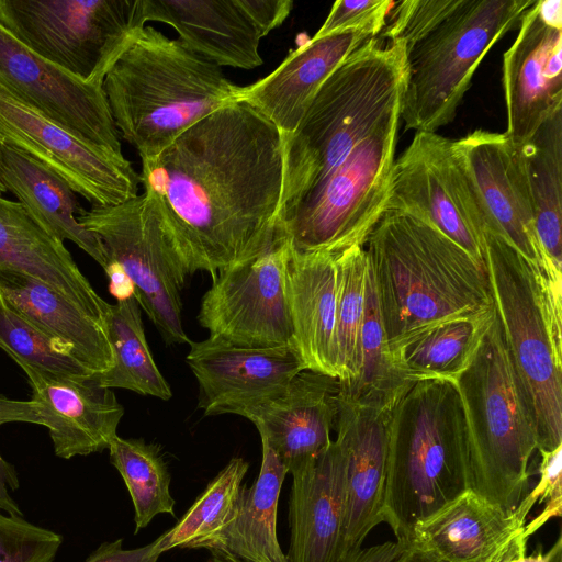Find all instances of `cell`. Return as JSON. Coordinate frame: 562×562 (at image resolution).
I'll use <instances>...</instances> for the list:
<instances>
[{
	"instance_id": "obj_1",
	"label": "cell",
	"mask_w": 562,
	"mask_h": 562,
	"mask_svg": "<svg viewBox=\"0 0 562 562\" xmlns=\"http://www.w3.org/2000/svg\"><path fill=\"white\" fill-rule=\"evenodd\" d=\"M139 178L190 276L214 277L260 256L276 239L283 138L245 101L220 108L142 159Z\"/></svg>"
},
{
	"instance_id": "obj_2",
	"label": "cell",
	"mask_w": 562,
	"mask_h": 562,
	"mask_svg": "<svg viewBox=\"0 0 562 562\" xmlns=\"http://www.w3.org/2000/svg\"><path fill=\"white\" fill-rule=\"evenodd\" d=\"M366 244L387 347L438 323L495 310L486 267L424 221L384 212Z\"/></svg>"
},
{
	"instance_id": "obj_3",
	"label": "cell",
	"mask_w": 562,
	"mask_h": 562,
	"mask_svg": "<svg viewBox=\"0 0 562 562\" xmlns=\"http://www.w3.org/2000/svg\"><path fill=\"white\" fill-rule=\"evenodd\" d=\"M102 88L120 136L142 159L158 155L243 93L220 66L147 25L110 68Z\"/></svg>"
},
{
	"instance_id": "obj_4",
	"label": "cell",
	"mask_w": 562,
	"mask_h": 562,
	"mask_svg": "<svg viewBox=\"0 0 562 562\" xmlns=\"http://www.w3.org/2000/svg\"><path fill=\"white\" fill-rule=\"evenodd\" d=\"M405 46L375 37L355 49L318 89L297 128L283 138L277 223L402 104Z\"/></svg>"
},
{
	"instance_id": "obj_5",
	"label": "cell",
	"mask_w": 562,
	"mask_h": 562,
	"mask_svg": "<svg viewBox=\"0 0 562 562\" xmlns=\"http://www.w3.org/2000/svg\"><path fill=\"white\" fill-rule=\"evenodd\" d=\"M383 517L396 540L470 488L467 424L454 381L412 382L391 407L386 425Z\"/></svg>"
},
{
	"instance_id": "obj_6",
	"label": "cell",
	"mask_w": 562,
	"mask_h": 562,
	"mask_svg": "<svg viewBox=\"0 0 562 562\" xmlns=\"http://www.w3.org/2000/svg\"><path fill=\"white\" fill-rule=\"evenodd\" d=\"M454 382L465 416L470 488L504 512H515L529 493V463L538 441L497 313Z\"/></svg>"
},
{
	"instance_id": "obj_7",
	"label": "cell",
	"mask_w": 562,
	"mask_h": 562,
	"mask_svg": "<svg viewBox=\"0 0 562 562\" xmlns=\"http://www.w3.org/2000/svg\"><path fill=\"white\" fill-rule=\"evenodd\" d=\"M536 0H461L443 20L405 46L401 119L405 130L450 124L487 52Z\"/></svg>"
},
{
	"instance_id": "obj_8",
	"label": "cell",
	"mask_w": 562,
	"mask_h": 562,
	"mask_svg": "<svg viewBox=\"0 0 562 562\" xmlns=\"http://www.w3.org/2000/svg\"><path fill=\"white\" fill-rule=\"evenodd\" d=\"M485 266L504 340L532 411L538 451L562 446V344L557 341L532 266L485 233Z\"/></svg>"
},
{
	"instance_id": "obj_9",
	"label": "cell",
	"mask_w": 562,
	"mask_h": 562,
	"mask_svg": "<svg viewBox=\"0 0 562 562\" xmlns=\"http://www.w3.org/2000/svg\"><path fill=\"white\" fill-rule=\"evenodd\" d=\"M401 106L331 170L278 225L300 251L363 246L385 212Z\"/></svg>"
},
{
	"instance_id": "obj_10",
	"label": "cell",
	"mask_w": 562,
	"mask_h": 562,
	"mask_svg": "<svg viewBox=\"0 0 562 562\" xmlns=\"http://www.w3.org/2000/svg\"><path fill=\"white\" fill-rule=\"evenodd\" d=\"M144 0H0V25L80 80H103L145 26Z\"/></svg>"
},
{
	"instance_id": "obj_11",
	"label": "cell",
	"mask_w": 562,
	"mask_h": 562,
	"mask_svg": "<svg viewBox=\"0 0 562 562\" xmlns=\"http://www.w3.org/2000/svg\"><path fill=\"white\" fill-rule=\"evenodd\" d=\"M77 218L100 238L108 262L131 279L136 301L164 341L189 344L181 290L190 274L156 201L142 193L117 205L82 209Z\"/></svg>"
},
{
	"instance_id": "obj_12",
	"label": "cell",
	"mask_w": 562,
	"mask_h": 562,
	"mask_svg": "<svg viewBox=\"0 0 562 562\" xmlns=\"http://www.w3.org/2000/svg\"><path fill=\"white\" fill-rule=\"evenodd\" d=\"M387 211L424 221L486 267L484 215L452 139L436 132L415 133L394 160Z\"/></svg>"
},
{
	"instance_id": "obj_13",
	"label": "cell",
	"mask_w": 562,
	"mask_h": 562,
	"mask_svg": "<svg viewBox=\"0 0 562 562\" xmlns=\"http://www.w3.org/2000/svg\"><path fill=\"white\" fill-rule=\"evenodd\" d=\"M290 240L276 233L260 256L212 277L198 322L212 337L249 348H296L286 288Z\"/></svg>"
},
{
	"instance_id": "obj_14",
	"label": "cell",
	"mask_w": 562,
	"mask_h": 562,
	"mask_svg": "<svg viewBox=\"0 0 562 562\" xmlns=\"http://www.w3.org/2000/svg\"><path fill=\"white\" fill-rule=\"evenodd\" d=\"M0 144L41 162L92 206L117 205L138 195L139 175L123 154L64 128L1 89Z\"/></svg>"
},
{
	"instance_id": "obj_15",
	"label": "cell",
	"mask_w": 562,
	"mask_h": 562,
	"mask_svg": "<svg viewBox=\"0 0 562 562\" xmlns=\"http://www.w3.org/2000/svg\"><path fill=\"white\" fill-rule=\"evenodd\" d=\"M0 89L64 128L122 154L102 86L85 82L40 57L1 25Z\"/></svg>"
},
{
	"instance_id": "obj_16",
	"label": "cell",
	"mask_w": 562,
	"mask_h": 562,
	"mask_svg": "<svg viewBox=\"0 0 562 562\" xmlns=\"http://www.w3.org/2000/svg\"><path fill=\"white\" fill-rule=\"evenodd\" d=\"M453 143L477 195L486 232L503 238L532 266L543 292L562 299V279L551 273L541 250L507 136L475 130Z\"/></svg>"
},
{
	"instance_id": "obj_17",
	"label": "cell",
	"mask_w": 562,
	"mask_h": 562,
	"mask_svg": "<svg viewBox=\"0 0 562 562\" xmlns=\"http://www.w3.org/2000/svg\"><path fill=\"white\" fill-rule=\"evenodd\" d=\"M187 362L199 384L204 415L235 414L272 397L307 370L294 347L249 348L209 336L190 341Z\"/></svg>"
},
{
	"instance_id": "obj_18",
	"label": "cell",
	"mask_w": 562,
	"mask_h": 562,
	"mask_svg": "<svg viewBox=\"0 0 562 562\" xmlns=\"http://www.w3.org/2000/svg\"><path fill=\"white\" fill-rule=\"evenodd\" d=\"M503 87L512 144L529 139L562 109V27L548 23L539 0L522 14L519 31L503 56Z\"/></svg>"
},
{
	"instance_id": "obj_19",
	"label": "cell",
	"mask_w": 562,
	"mask_h": 562,
	"mask_svg": "<svg viewBox=\"0 0 562 562\" xmlns=\"http://www.w3.org/2000/svg\"><path fill=\"white\" fill-rule=\"evenodd\" d=\"M528 514L504 512L468 488L418 521L408 542L440 562H506L527 552Z\"/></svg>"
},
{
	"instance_id": "obj_20",
	"label": "cell",
	"mask_w": 562,
	"mask_h": 562,
	"mask_svg": "<svg viewBox=\"0 0 562 562\" xmlns=\"http://www.w3.org/2000/svg\"><path fill=\"white\" fill-rule=\"evenodd\" d=\"M339 380L303 370L284 391L235 414L249 419L261 441L277 454L288 474L317 457L333 441L338 415Z\"/></svg>"
},
{
	"instance_id": "obj_21",
	"label": "cell",
	"mask_w": 562,
	"mask_h": 562,
	"mask_svg": "<svg viewBox=\"0 0 562 562\" xmlns=\"http://www.w3.org/2000/svg\"><path fill=\"white\" fill-rule=\"evenodd\" d=\"M389 412L353 403L338 394L335 440L345 457L339 560L359 550L369 532L384 522Z\"/></svg>"
},
{
	"instance_id": "obj_22",
	"label": "cell",
	"mask_w": 562,
	"mask_h": 562,
	"mask_svg": "<svg viewBox=\"0 0 562 562\" xmlns=\"http://www.w3.org/2000/svg\"><path fill=\"white\" fill-rule=\"evenodd\" d=\"M288 562H338L345 503V457L333 440L290 473Z\"/></svg>"
},
{
	"instance_id": "obj_23",
	"label": "cell",
	"mask_w": 562,
	"mask_h": 562,
	"mask_svg": "<svg viewBox=\"0 0 562 562\" xmlns=\"http://www.w3.org/2000/svg\"><path fill=\"white\" fill-rule=\"evenodd\" d=\"M42 426L58 458L71 459L109 448L117 436L124 408L112 389L93 375L38 380L30 383Z\"/></svg>"
},
{
	"instance_id": "obj_24",
	"label": "cell",
	"mask_w": 562,
	"mask_h": 562,
	"mask_svg": "<svg viewBox=\"0 0 562 562\" xmlns=\"http://www.w3.org/2000/svg\"><path fill=\"white\" fill-rule=\"evenodd\" d=\"M369 38L372 37L360 32L313 36L270 75L243 87L239 100L256 109L285 137L297 128L328 76Z\"/></svg>"
},
{
	"instance_id": "obj_25",
	"label": "cell",
	"mask_w": 562,
	"mask_h": 562,
	"mask_svg": "<svg viewBox=\"0 0 562 562\" xmlns=\"http://www.w3.org/2000/svg\"><path fill=\"white\" fill-rule=\"evenodd\" d=\"M144 19L169 24L187 47L221 68L262 64V35L240 0H144Z\"/></svg>"
},
{
	"instance_id": "obj_26",
	"label": "cell",
	"mask_w": 562,
	"mask_h": 562,
	"mask_svg": "<svg viewBox=\"0 0 562 562\" xmlns=\"http://www.w3.org/2000/svg\"><path fill=\"white\" fill-rule=\"evenodd\" d=\"M285 270L296 349L307 370L337 378L336 255L300 251L290 241Z\"/></svg>"
},
{
	"instance_id": "obj_27",
	"label": "cell",
	"mask_w": 562,
	"mask_h": 562,
	"mask_svg": "<svg viewBox=\"0 0 562 562\" xmlns=\"http://www.w3.org/2000/svg\"><path fill=\"white\" fill-rule=\"evenodd\" d=\"M0 269L48 284L87 313L104 322L105 302L80 271L65 243L50 236L15 201L0 195Z\"/></svg>"
},
{
	"instance_id": "obj_28",
	"label": "cell",
	"mask_w": 562,
	"mask_h": 562,
	"mask_svg": "<svg viewBox=\"0 0 562 562\" xmlns=\"http://www.w3.org/2000/svg\"><path fill=\"white\" fill-rule=\"evenodd\" d=\"M0 297L16 314L69 346L93 373L109 371L113 355L104 322L31 276L0 269Z\"/></svg>"
},
{
	"instance_id": "obj_29",
	"label": "cell",
	"mask_w": 562,
	"mask_h": 562,
	"mask_svg": "<svg viewBox=\"0 0 562 562\" xmlns=\"http://www.w3.org/2000/svg\"><path fill=\"white\" fill-rule=\"evenodd\" d=\"M0 181L50 236L74 243L105 268L102 241L79 223L82 207L66 181L29 155L2 144Z\"/></svg>"
},
{
	"instance_id": "obj_30",
	"label": "cell",
	"mask_w": 562,
	"mask_h": 562,
	"mask_svg": "<svg viewBox=\"0 0 562 562\" xmlns=\"http://www.w3.org/2000/svg\"><path fill=\"white\" fill-rule=\"evenodd\" d=\"M510 145L541 250L551 273L562 279V109L529 139Z\"/></svg>"
},
{
	"instance_id": "obj_31",
	"label": "cell",
	"mask_w": 562,
	"mask_h": 562,
	"mask_svg": "<svg viewBox=\"0 0 562 562\" xmlns=\"http://www.w3.org/2000/svg\"><path fill=\"white\" fill-rule=\"evenodd\" d=\"M259 474L250 487L243 486L235 518L211 553L243 562H288L277 533L278 504L288 470L261 441Z\"/></svg>"
},
{
	"instance_id": "obj_32",
	"label": "cell",
	"mask_w": 562,
	"mask_h": 562,
	"mask_svg": "<svg viewBox=\"0 0 562 562\" xmlns=\"http://www.w3.org/2000/svg\"><path fill=\"white\" fill-rule=\"evenodd\" d=\"M495 314L496 308L432 325L389 346V360L408 382L427 379L456 381L471 363Z\"/></svg>"
},
{
	"instance_id": "obj_33",
	"label": "cell",
	"mask_w": 562,
	"mask_h": 562,
	"mask_svg": "<svg viewBox=\"0 0 562 562\" xmlns=\"http://www.w3.org/2000/svg\"><path fill=\"white\" fill-rule=\"evenodd\" d=\"M104 325L113 366L104 373L93 374L94 380L103 387L125 389L168 401L172 392L149 350L136 299L108 303Z\"/></svg>"
},
{
	"instance_id": "obj_34",
	"label": "cell",
	"mask_w": 562,
	"mask_h": 562,
	"mask_svg": "<svg viewBox=\"0 0 562 562\" xmlns=\"http://www.w3.org/2000/svg\"><path fill=\"white\" fill-rule=\"evenodd\" d=\"M248 468L241 457L232 458L178 522L154 540L155 550L159 554L176 548L213 552L236 516Z\"/></svg>"
},
{
	"instance_id": "obj_35",
	"label": "cell",
	"mask_w": 562,
	"mask_h": 562,
	"mask_svg": "<svg viewBox=\"0 0 562 562\" xmlns=\"http://www.w3.org/2000/svg\"><path fill=\"white\" fill-rule=\"evenodd\" d=\"M108 449L134 506L135 533L160 514L175 515L171 475L159 446L116 436Z\"/></svg>"
},
{
	"instance_id": "obj_36",
	"label": "cell",
	"mask_w": 562,
	"mask_h": 562,
	"mask_svg": "<svg viewBox=\"0 0 562 562\" xmlns=\"http://www.w3.org/2000/svg\"><path fill=\"white\" fill-rule=\"evenodd\" d=\"M336 366L340 385L353 383L361 368V328L369 262L363 246L336 254Z\"/></svg>"
},
{
	"instance_id": "obj_37",
	"label": "cell",
	"mask_w": 562,
	"mask_h": 562,
	"mask_svg": "<svg viewBox=\"0 0 562 562\" xmlns=\"http://www.w3.org/2000/svg\"><path fill=\"white\" fill-rule=\"evenodd\" d=\"M0 348L23 369L29 383L93 375L69 346L33 326L1 297Z\"/></svg>"
},
{
	"instance_id": "obj_38",
	"label": "cell",
	"mask_w": 562,
	"mask_h": 562,
	"mask_svg": "<svg viewBox=\"0 0 562 562\" xmlns=\"http://www.w3.org/2000/svg\"><path fill=\"white\" fill-rule=\"evenodd\" d=\"M63 536L0 510V562H54Z\"/></svg>"
},
{
	"instance_id": "obj_39",
	"label": "cell",
	"mask_w": 562,
	"mask_h": 562,
	"mask_svg": "<svg viewBox=\"0 0 562 562\" xmlns=\"http://www.w3.org/2000/svg\"><path fill=\"white\" fill-rule=\"evenodd\" d=\"M461 0H404L394 2L391 20L383 29L390 42L407 46L450 14Z\"/></svg>"
},
{
	"instance_id": "obj_40",
	"label": "cell",
	"mask_w": 562,
	"mask_h": 562,
	"mask_svg": "<svg viewBox=\"0 0 562 562\" xmlns=\"http://www.w3.org/2000/svg\"><path fill=\"white\" fill-rule=\"evenodd\" d=\"M393 4L390 0H338L334 2L328 16L314 36L360 32L375 37L385 27L386 16Z\"/></svg>"
},
{
	"instance_id": "obj_41",
	"label": "cell",
	"mask_w": 562,
	"mask_h": 562,
	"mask_svg": "<svg viewBox=\"0 0 562 562\" xmlns=\"http://www.w3.org/2000/svg\"><path fill=\"white\" fill-rule=\"evenodd\" d=\"M541 461L539 464V481L529 491L519 504L530 512L533 505L546 502L544 509L532 520L526 524V533L530 537L550 518L560 517L562 509V446L553 450H539Z\"/></svg>"
},
{
	"instance_id": "obj_42",
	"label": "cell",
	"mask_w": 562,
	"mask_h": 562,
	"mask_svg": "<svg viewBox=\"0 0 562 562\" xmlns=\"http://www.w3.org/2000/svg\"><path fill=\"white\" fill-rule=\"evenodd\" d=\"M14 422L40 425L36 404L32 400H14L0 393V427ZM19 487L20 480L14 467L0 454V510L13 516H23L10 494Z\"/></svg>"
},
{
	"instance_id": "obj_43",
	"label": "cell",
	"mask_w": 562,
	"mask_h": 562,
	"mask_svg": "<svg viewBox=\"0 0 562 562\" xmlns=\"http://www.w3.org/2000/svg\"><path fill=\"white\" fill-rule=\"evenodd\" d=\"M240 3L259 29L262 37L279 27L294 5L291 0H240Z\"/></svg>"
},
{
	"instance_id": "obj_44",
	"label": "cell",
	"mask_w": 562,
	"mask_h": 562,
	"mask_svg": "<svg viewBox=\"0 0 562 562\" xmlns=\"http://www.w3.org/2000/svg\"><path fill=\"white\" fill-rule=\"evenodd\" d=\"M154 542L136 549H124L123 539L101 543L85 562H157Z\"/></svg>"
},
{
	"instance_id": "obj_45",
	"label": "cell",
	"mask_w": 562,
	"mask_h": 562,
	"mask_svg": "<svg viewBox=\"0 0 562 562\" xmlns=\"http://www.w3.org/2000/svg\"><path fill=\"white\" fill-rule=\"evenodd\" d=\"M407 543L406 541L395 540L360 548L345 555L338 562H394Z\"/></svg>"
},
{
	"instance_id": "obj_46",
	"label": "cell",
	"mask_w": 562,
	"mask_h": 562,
	"mask_svg": "<svg viewBox=\"0 0 562 562\" xmlns=\"http://www.w3.org/2000/svg\"><path fill=\"white\" fill-rule=\"evenodd\" d=\"M104 271L109 278V291L116 301L135 297V289L131 279L116 262L109 261Z\"/></svg>"
},
{
	"instance_id": "obj_47",
	"label": "cell",
	"mask_w": 562,
	"mask_h": 562,
	"mask_svg": "<svg viewBox=\"0 0 562 562\" xmlns=\"http://www.w3.org/2000/svg\"><path fill=\"white\" fill-rule=\"evenodd\" d=\"M560 549H562L561 535L557 538L555 542L548 551L543 552L541 551V548H539V550L532 552L529 555L525 554L522 557H518L506 562H551L554 554Z\"/></svg>"
},
{
	"instance_id": "obj_48",
	"label": "cell",
	"mask_w": 562,
	"mask_h": 562,
	"mask_svg": "<svg viewBox=\"0 0 562 562\" xmlns=\"http://www.w3.org/2000/svg\"><path fill=\"white\" fill-rule=\"evenodd\" d=\"M394 562H440L431 553L424 551L409 542L406 544L404 551L397 557Z\"/></svg>"
},
{
	"instance_id": "obj_49",
	"label": "cell",
	"mask_w": 562,
	"mask_h": 562,
	"mask_svg": "<svg viewBox=\"0 0 562 562\" xmlns=\"http://www.w3.org/2000/svg\"><path fill=\"white\" fill-rule=\"evenodd\" d=\"M205 562H243L236 558L222 554V553H212V555Z\"/></svg>"
},
{
	"instance_id": "obj_50",
	"label": "cell",
	"mask_w": 562,
	"mask_h": 562,
	"mask_svg": "<svg viewBox=\"0 0 562 562\" xmlns=\"http://www.w3.org/2000/svg\"><path fill=\"white\" fill-rule=\"evenodd\" d=\"M551 562H562V549L557 551Z\"/></svg>"
},
{
	"instance_id": "obj_51",
	"label": "cell",
	"mask_w": 562,
	"mask_h": 562,
	"mask_svg": "<svg viewBox=\"0 0 562 562\" xmlns=\"http://www.w3.org/2000/svg\"><path fill=\"white\" fill-rule=\"evenodd\" d=\"M5 192H7L5 188L3 187V184L0 181V195H2Z\"/></svg>"
}]
</instances>
